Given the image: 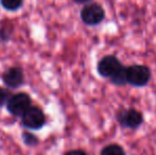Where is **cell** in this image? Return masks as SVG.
<instances>
[{"label": "cell", "instance_id": "5", "mask_svg": "<svg viewBox=\"0 0 156 155\" xmlns=\"http://www.w3.org/2000/svg\"><path fill=\"white\" fill-rule=\"evenodd\" d=\"M5 105L10 114L15 117H20L31 106V98L26 93H15L11 96Z\"/></svg>", "mask_w": 156, "mask_h": 155}, {"label": "cell", "instance_id": "8", "mask_svg": "<svg viewBox=\"0 0 156 155\" xmlns=\"http://www.w3.org/2000/svg\"><path fill=\"white\" fill-rule=\"evenodd\" d=\"M100 155H126V152L119 143H109L102 148Z\"/></svg>", "mask_w": 156, "mask_h": 155}, {"label": "cell", "instance_id": "10", "mask_svg": "<svg viewBox=\"0 0 156 155\" xmlns=\"http://www.w3.org/2000/svg\"><path fill=\"white\" fill-rule=\"evenodd\" d=\"M21 137H23V140L25 143V145L29 146V147H34V146H36L38 143V138L30 132H23Z\"/></svg>", "mask_w": 156, "mask_h": 155}, {"label": "cell", "instance_id": "9", "mask_svg": "<svg viewBox=\"0 0 156 155\" xmlns=\"http://www.w3.org/2000/svg\"><path fill=\"white\" fill-rule=\"evenodd\" d=\"M23 0H1L0 3L8 11H17L21 8Z\"/></svg>", "mask_w": 156, "mask_h": 155}, {"label": "cell", "instance_id": "3", "mask_svg": "<svg viewBox=\"0 0 156 155\" xmlns=\"http://www.w3.org/2000/svg\"><path fill=\"white\" fill-rule=\"evenodd\" d=\"M123 68L124 65L121 63V61L113 54L104 55L97 63V72H98V75L101 78L108 79V80L115 77Z\"/></svg>", "mask_w": 156, "mask_h": 155}, {"label": "cell", "instance_id": "6", "mask_svg": "<svg viewBox=\"0 0 156 155\" xmlns=\"http://www.w3.org/2000/svg\"><path fill=\"white\" fill-rule=\"evenodd\" d=\"M20 117L23 125L29 130H39L46 123L45 114L37 106H30Z\"/></svg>", "mask_w": 156, "mask_h": 155}, {"label": "cell", "instance_id": "11", "mask_svg": "<svg viewBox=\"0 0 156 155\" xmlns=\"http://www.w3.org/2000/svg\"><path fill=\"white\" fill-rule=\"evenodd\" d=\"M12 93H10L8 88H4V87H0V107L3 105H5L6 102L9 101V99L11 98Z\"/></svg>", "mask_w": 156, "mask_h": 155}, {"label": "cell", "instance_id": "2", "mask_svg": "<svg viewBox=\"0 0 156 155\" xmlns=\"http://www.w3.org/2000/svg\"><path fill=\"white\" fill-rule=\"evenodd\" d=\"M116 120L120 128L126 130H137L144 121V114L134 107L121 108L116 113Z\"/></svg>", "mask_w": 156, "mask_h": 155}, {"label": "cell", "instance_id": "7", "mask_svg": "<svg viewBox=\"0 0 156 155\" xmlns=\"http://www.w3.org/2000/svg\"><path fill=\"white\" fill-rule=\"evenodd\" d=\"M2 82L8 88H18L25 82V75L20 67H11L1 76Z\"/></svg>", "mask_w": 156, "mask_h": 155}, {"label": "cell", "instance_id": "13", "mask_svg": "<svg viewBox=\"0 0 156 155\" xmlns=\"http://www.w3.org/2000/svg\"><path fill=\"white\" fill-rule=\"evenodd\" d=\"M73 1L78 4H87L90 1H93V0H73Z\"/></svg>", "mask_w": 156, "mask_h": 155}, {"label": "cell", "instance_id": "1", "mask_svg": "<svg viewBox=\"0 0 156 155\" xmlns=\"http://www.w3.org/2000/svg\"><path fill=\"white\" fill-rule=\"evenodd\" d=\"M125 76H126V84L133 87L141 88L149 84L152 78V71L150 67L147 65L134 64L126 66Z\"/></svg>", "mask_w": 156, "mask_h": 155}, {"label": "cell", "instance_id": "4", "mask_svg": "<svg viewBox=\"0 0 156 155\" xmlns=\"http://www.w3.org/2000/svg\"><path fill=\"white\" fill-rule=\"evenodd\" d=\"M105 11L102 5L96 2L87 3L81 11V19L87 26L94 27L98 26L104 20Z\"/></svg>", "mask_w": 156, "mask_h": 155}, {"label": "cell", "instance_id": "12", "mask_svg": "<svg viewBox=\"0 0 156 155\" xmlns=\"http://www.w3.org/2000/svg\"><path fill=\"white\" fill-rule=\"evenodd\" d=\"M64 155H89L87 152L83 151V150L80 149H76V150H70V151H67L66 153H64Z\"/></svg>", "mask_w": 156, "mask_h": 155}]
</instances>
